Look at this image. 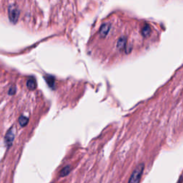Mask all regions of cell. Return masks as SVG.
Listing matches in <instances>:
<instances>
[{"mask_svg":"<svg viewBox=\"0 0 183 183\" xmlns=\"http://www.w3.org/2000/svg\"><path fill=\"white\" fill-rule=\"evenodd\" d=\"M144 163H140V164L137 165L136 168L134 170L132 173L130 178L129 179L128 183H139L142 176L143 172H144Z\"/></svg>","mask_w":183,"mask_h":183,"instance_id":"obj_1","label":"cell"},{"mask_svg":"<svg viewBox=\"0 0 183 183\" xmlns=\"http://www.w3.org/2000/svg\"><path fill=\"white\" fill-rule=\"evenodd\" d=\"M19 10L15 5H10L8 9V15L9 19L11 23L15 24L18 20L19 17Z\"/></svg>","mask_w":183,"mask_h":183,"instance_id":"obj_2","label":"cell"},{"mask_svg":"<svg viewBox=\"0 0 183 183\" xmlns=\"http://www.w3.org/2000/svg\"><path fill=\"white\" fill-rule=\"evenodd\" d=\"M14 139H15V130H14V129L11 127V129H9V130L7 131V132L5 135V142L6 146L7 147H10L11 144H12Z\"/></svg>","mask_w":183,"mask_h":183,"instance_id":"obj_3","label":"cell"},{"mask_svg":"<svg viewBox=\"0 0 183 183\" xmlns=\"http://www.w3.org/2000/svg\"><path fill=\"white\" fill-rule=\"evenodd\" d=\"M111 28V24L109 23H105L100 27V34L101 37H105L107 36L108 32H109Z\"/></svg>","mask_w":183,"mask_h":183,"instance_id":"obj_4","label":"cell"},{"mask_svg":"<svg viewBox=\"0 0 183 183\" xmlns=\"http://www.w3.org/2000/svg\"><path fill=\"white\" fill-rule=\"evenodd\" d=\"M126 44H127V39L124 37H121V38L118 39L117 42V48L119 50H123V49L125 48Z\"/></svg>","mask_w":183,"mask_h":183,"instance_id":"obj_5","label":"cell"},{"mask_svg":"<svg viewBox=\"0 0 183 183\" xmlns=\"http://www.w3.org/2000/svg\"><path fill=\"white\" fill-rule=\"evenodd\" d=\"M27 87L29 90H34L37 87V82L34 78H29L27 81Z\"/></svg>","mask_w":183,"mask_h":183,"instance_id":"obj_6","label":"cell"},{"mask_svg":"<svg viewBox=\"0 0 183 183\" xmlns=\"http://www.w3.org/2000/svg\"><path fill=\"white\" fill-rule=\"evenodd\" d=\"M151 31H152V30H151L149 25L146 24L142 29V34L144 37H148L151 34Z\"/></svg>","mask_w":183,"mask_h":183,"instance_id":"obj_7","label":"cell"},{"mask_svg":"<svg viewBox=\"0 0 183 183\" xmlns=\"http://www.w3.org/2000/svg\"><path fill=\"white\" fill-rule=\"evenodd\" d=\"M29 122V119L28 117H27L26 116L21 115L20 116V117L19 118V124L21 127H25L27 125Z\"/></svg>","mask_w":183,"mask_h":183,"instance_id":"obj_8","label":"cell"},{"mask_svg":"<svg viewBox=\"0 0 183 183\" xmlns=\"http://www.w3.org/2000/svg\"><path fill=\"white\" fill-rule=\"evenodd\" d=\"M45 80H46L47 84H48V85L50 86V87H52V88L54 87V80H55L54 77L50 76V75H48V76L45 77Z\"/></svg>","mask_w":183,"mask_h":183,"instance_id":"obj_9","label":"cell"},{"mask_svg":"<svg viewBox=\"0 0 183 183\" xmlns=\"http://www.w3.org/2000/svg\"><path fill=\"white\" fill-rule=\"evenodd\" d=\"M71 171V168L70 166H66L64 167V168L61 170V172L60 173L61 177H65L66 175H67Z\"/></svg>","mask_w":183,"mask_h":183,"instance_id":"obj_10","label":"cell"},{"mask_svg":"<svg viewBox=\"0 0 183 183\" xmlns=\"http://www.w3.org/2000/svg\"><path fill=\"white\" fill-rule=\"evenodd\" d=\"M9 95H13L16 93V87L15 86H11L10 87V89L9 90Z\"/></svg>","mask_w":183,"mask_h":183,"instance_id":"obj_11","label":"cell"}]
</instances>
